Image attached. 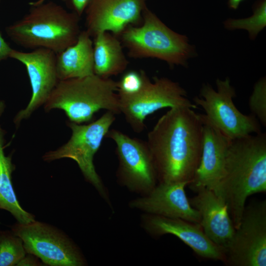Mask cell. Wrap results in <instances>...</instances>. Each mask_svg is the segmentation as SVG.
Here are the masks:
<instances>
[{"label":"cell","mask_w":266,"mask_h":266,"mask_svg":"<svg viewBox=\"0 0 266 266\" xmlns=\"http://www.w3.org/2000/svg\"><path fill=\"white\" fill-rule=\"evenodd\" d=\"M187 106L170 108L147 134V144L160 182L192 181L202 147L200 114Z\"/></svg>","instance_id":"cell-1"},{"label":"cell","mask_w":266,"mask_h":266,"mask_svg":"<svg viewBox=\"0 0 266 266\" xmlns=\"http://www.w3.org/2000/svg\"><path fill=\"white\" fill-rule=\"evenodd\" d=\"M266 191V134L231 140L217 195L227 205L236 229L250 196Z\"/></svg>","instance_id":"cell-2"},{"label":"cell","mask_w":266,"mask_h":266,"mask_svg":"<svg viewBox=\"0 0 266 266\" xmlns=\"http://www.w3.org/2000/svg\"><path fill=\"white\" fill-rule=\"evenodd\" d=\"M80 16L54 1L30 6L21 19L5 28L9 38L28 49L43 48L56 54L74 44L81 32Z\"/></svg>","instance_id":"cell-3"},{"label":"cell","mask_w":266,"mask_h":266,"mask_svg":"<svg viewBox=\"0 0 266 266\" xmlns=\"http://www.w3.org/2000/svg\"><path fill=\"white\" fill-rule=\"evenodd\" d=\"M117 81L93 74L60 80L44 104V109L64 111L70 122L90 121L101 109L120 113Z\"/></svg>","instance_id":"cell-4"},{"label":"cell","mask_w":266,"mask_h":266,"mask_svg":"<svg viewBox=\"0 0 266 266\" xmlns=\"http://www.w3.org/2000/svg\"><path fill=\"white\" fill-rule=\"evenodd\" d=\"M119 36L133 58H157L171 66H185L193 53L187 37L167 27L147 6L141 25L128 27Z\"/></svg>","instance_id":"cell-5"},{"label":"cell","mask_w":266,"mask_h":266,"mask_svg":"<svg viewBox=\"0 0 266 266\" xmlns=\"http://www.w3.org/2000/svg\"><path fill=\"white\" fill-rule=\"evenodd\" d=\"M115 120V114L107 111L100 118L87 125L68 122L67 125L72 131L69 140L57 150L47 152L43 156L44 161L48 162L62 158L74 160L86 180L108 202V193L96 170L93 161L95 154Z\"/></svg>","instance_id":"cell-6"},{"label":"cell","mask_w":266,"mask_h":266,"mask_svg":"<svg viewBox=\"0 0 266 266\" xmlns=\"http://www.w3.org/2000/svg\"><path fill=\"white\" fill-rule=\"evenodd\" d=\"M216 83L217 91L208 84L204 85L200 97L193 99L194 104L204 111L205 114H201L203 119L231 140L261 133L260 123L256 117L243 114L234 104L236 93L230 79H218Z\"/></svg>","instance_id":"cell-7"},{"label":"cell","mask_w":266,"mask_h":266,"mask_svg":"<svg viewBox=\"0 0 266 266\" xmlns=\"http://www.w3.org/2000/svg\"><path fill=\"white\" fill-rule=\"evenodd\" d=\"M11 231L20 237L27 253L37 257L45 265L83 266L86 261L79 248L64 233L46 223L17 222Z\"/></svg>","instance_id":"cell-8"},{"label":"cell","mask_w":266,"mask_h":266,"mask_svg":"<svg viewBox=\"0 0 266 266\" xmlns=\"http://www.w3.org/2000/svg\"><path fill=\"white\" fill-rule=\"evenodd\" d=\"M118 95L120 113L133 131L142 132L144 121L149 115L164 108L198 106L187 98L185 89L176 82L166 77L149 78L142 90L132 96Z\"/></svg>","instance_id":"cell-9"},{"label":"cell","mask_w":266,"mask_h":266,"mask_svg":"<svg viewBox=\"0 0 266 266\" xmlns=\"http://www.w3.org/2000/svg\"><path fill=\"white\" fill-rule=\"evenodd\" d=\"M106 136L116 144L119 162L116 176L119 184L141 196L149 193L157 184L158 179L146 141L115 129L109 130Z\"/></svg>","instance_id":"cell-10"},{"label":"cell","mask_w":266,"mask_h":266,"mask_svg":"<svg viewBox=\"0 0 266 266\" xmlns=\"http://www.w3.org/2000/svg\"><path fill=\"white\" fill-rule=\"evenodd\" d=\"M232 266H266V201L245 207L241 222L225 251Z\"/></svg>","instance_id":"cell-11"},{"label":"cell","mask_w":266,"mask_h":266,"mask_svg":"<svg viewBox=\"0 0 266 266\" xmlns=\"http://www.w3.org/2000/svg\"><path fill=\"white\" fill-rule=\"evenodd\" d=\"M26 67L32 94L27 107L15 116L14 123L18 126L33 111L44 104L59 82L56 69V54L46 48H39L30 52L12 49L9 55Z\"/></svg>","instance_id":"cell-12"},{"label":"cell","mask_w":266,"mask_h":266,"mask_svg":"<svg viewBox=\"0 0 266 266\" xmlns=\"http://www.w3.org/2000/svg\"><path fill=\"white\" fill-rule=\"evenodd\" d=\"M147 0H90L85 13L86 31L92 37L100 33L120 36L130 26H138Z\"/></svg>","instance_id":"cell-13"},{"label":"cell","mask_w":266,"mask_h":266,"mask_svg":"<svg viewBox=\"0 0 266 266\" xmlns=\"http://www.w3.org/2000/svg\"><path fill=\"white\" fill-rule=\"evenodd\" d=\"M188 185L186 182L158 183L146 195L131 200L129 206L145 214L200 224V214L186 196L185 188Z\"/></svg>","instance_id":"cell-14"},{"label":"cell","mask_w":266,"mask_h":266,"mask_svg":"<svg viewBox=\"0 0 266 266\" xmlns=\"http://www.w3.org/2000/svg\"><path fill=\"white\" fill-rule=\"evenodd\" d=\"M141 220L142 228L151 235L172 234L198 256L208 259L225 261L224 250L207 236L200 224L181 219L145 213L142 215Z\"/></svg>","instance_id":"cell-15"},{"label":"cell","mask_w":266,"mask_h":266,"mask_svg":"<svg viewBox=\"0 0 266 266\" xmlns=\"http://www.w3.org/2000/svg\"><path fill=\"white\" fill-rule=\"evenodd\" d=\"M202 147L199 165L188 185L195 192L206 188L217 195L227 153L231 141L203 119Z\"/></svg>","instance_id":"cell-16"},{"label":"cell","mask_w":266,"mask_h":266,"mask_svg":"<svg viewBox=\"0 0 266 266\" xmlns=\"http://www.w3.org/2000/svg\"><path fill=\"white\" fill-rule=\"evenodd\" d=\"M196 192L189 201L200 214V224L207 236L225 251L235 230L227 205L212 190L203 188Z\"/></svg>","instance_id":"cell-17"},{"label":"cell","mask_w":266,"mask_h":266,"mask_svg":"<svg viewBox=\"0 0 266 266\" xmlns=\"http://www.w3.org/2000/svg\"><path fill=\"white\" fill-rule=\"evenodd\" d=\"M91 37L86 30L81 31L74 44L56 54V69L59 81L94 74Z\"/></svg>","instance_id":"cell-18"},{"label":"cell","mask_w":266,"mask_h":266,"mask_svg":"<svg viewBox=\"0 0 266 266\" xmlns=\"http://www.w3.org/2000/svg\"><path fill=\"white\" fill-rule=\"evenodd\" d=\"M93 37L94 74L108 78L124 72L129 62L117 36L105 32Z\"/></svg>","instance_id":"cell-19"},{"label":"cell","mask_w":266,"mask_h":266,"mask_svg":"<svg viewBox=\"0 0 266 266\" xmlns=\"http://www.w3.org/2000/svg\"><path fill=\"white\" fill-rule=\"evenodd\" d=\"M4 143V132L0 127V209L9 212L19 223H29L34 221L35 217L25 210L17 199L12 183L15 166L11 156L5 154Z\"/></svg>","instance_id":"cell-20"},{"label":"cell","mask_w":266,"mask_h":266,"mask_svg":"<svg viewBox=\"0 0 266 266\" xmlns=\"http://www.w3.org/2000/svg\"><path fill=\"white\" fill-rule=\"evenodd\" d=\"M26 253L20 237L12 231H0V266H16Z\"/></svg>","instance_id":"cell-21"},{"label":"cell","mask_w":266,"mask_h":266,"mask_svg":"<svg viewBox=\"0 0 266 266\" xmlns=\"http://www.w3.org/2000/svg\"><path fill=\"white\" fill-rule=\"evenodd\" d=\"M225 25L229 30H246L251 38H255L266 25V0H262L258 3L252 16L245 19H229L226 21Z\"/></svg>","instance_id":"cell-22"},{"label":"cell","mask_w":266,"mask_h":266,"mask_svg":"<svg viewBox=\"0 0 266 266\" xmlns=\"http://www.w3.org/2000/svg\"><path fill=\"white\" fill-rule=\"evenodd\" d=\"M144 71L130 70L124 73L117 81V94L120 96H132L139 93L148 79Z\"/></svg>","instance_id":"cell-23"},{"label":"cell","mask_w":266,"mask_h":266,"mask_svg":"<svg viewBox=\"0 0 266 266\" xmlns=\"http://www.w3.org/2000/svg\"><path fill=\"white\" fill-rule=\"evenodd\" d=\"M249 107L252 115L260 123L266 126V80L260 79L255 85L249 100Z\"/></svg>","instance_id":"cell-24"},{"label":"cell","mask_w":266,"mask_h":266,"mask_svg":"<svg viewBox=\"0 0 266 266\" xmlns=\"http://www.w3.org/2000/svg\"><path fill=\"white\" fill-rule=\"evenodd\" d=\"M39 259L36 256L26 253L25 256L18 262L16 266H44L43 263L39 261Z\"/></svg>","instance_id":"cell-25"},{"label":"cell","mask_w":266,"mask_h":266,"mask_svg":"<svg viewBox=\"0 0 266 266\" xmlns=\"http://www.w3.org/2000/svg\"><path fill=\"white\" fill-rule=\"evenodd\" d=\"M90 0H70V3L73 11L79 16L84 13L85 10Z\"/></svg>","instance_id":"cell-26"},{"label":"cell","mask_w":266,"mask_h":266,"mask_svg":"<svg viewBox=\"0 0 266 266\" xmlns=\"http://www.w3.org/2000/svg\"><path fill=\"white\" fill-rule=\"evenodd\" d=\"M12 50L0 33V62L9 58Z\"/></svg>","instance_id":"cell-27"},{"label":"cell","mask_w":266,"mask_h":266,"mask_svg":"<svg viewBox=\"0 0 266 266\" xmlns=\"http://www.w3.org/2000/svg\"><path fill=\"white\" fill-rule=\"evenodd\" d=\"M243 0H229L228 4L230 7L236 9L238 8L240 2Z\"/></svg>","instance_id":"cell-28"},{"label":"cell","mask_w":266,"mask_h":266,"mask_svg":"<svg viewBox=\"0 0 266 266\" xmlns=\"http://www.w3.org/2000/svg\"><path fill=\"white\" fill-rule=\"evenodd\" d=\"M46 0H37L36 1H31L30 2H29V5L30 6H32V5H38V4H41L43 2H44ZM64 1H65V2H67V1H69L70 0H62Z\"/></svg>","instance_id":"cell-29"},{"label":"cell","mask_w":266,"mask_h":266,"mask_svg":"<svg viewBox=\"0 0 266 266\" xmlns=\"http://www.w3.org/2000/svg\"><path fill=\"white\" fill-rule=\"evenodd\" d=\"M5 107V104L3 100H0V117L3 113Z\"/></svg>","instance_id":"cell-30"}]
</instances>
